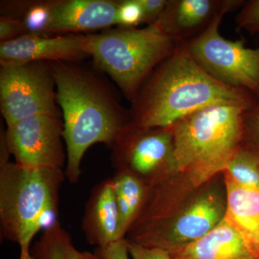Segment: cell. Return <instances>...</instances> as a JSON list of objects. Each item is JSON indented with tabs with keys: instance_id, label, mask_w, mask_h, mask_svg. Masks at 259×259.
Masks as SVG:
<instances>
[{
	"instance_id": "6da1fadb",
	"label": "cell",
	"mask_w": 259,
	"mask_h": 259,
	"mask_svg": "<svg viewBox=\"0 0 259 259\" xmlns=\"http://www.w3.org/2000/svg\"><path fill=\"white\" fill-rule=\"evenodd\" d=\"M249 92L231 88L207 74L185 44L148 76L133 103L131 122L146 128L168 127L186 116L219 103L253 105Z\"/></svg>"
},
{
	"instance_id": "7a4b0ae2",
	"label": "cell",
	"mask_w": 259,
	"mask_h": 259,
	"mask_svg": "<svg viewBox=\"0 0 259 259\" xmlns=\"http://www.w3.org/2000/svg\"><path fill=\"white\" fill-rule=\"evenodd\" d=\"M48 63L64 115L65 176L74 184L88 148L98 143L112 146L131 120L111 90L93 73L68 61Z\"/></svg>"
},
{
	"instance_id": "3957f363",
	"label": "cell",
	"mask_w": 259,
	"mask_h": 259,
	"mask_svg": "<svg viewBox=\"0 0 259 259\" xmlns=\"http://www.w3.org/2000/svg\"><path fill=\"white\" fill-rule=\"evenodd\" d=\"M253 105H209L170 126L174 138L172 175H185L194 188H198L223 173L244 144L245 112Z\"/></svg>"
},
{
	"instance_id": "277c9868",
	"label": "cell",
	"mask_w": 259,
	"mask_h": 259,
	"mask_svg": "<svg viewBox=\"0 0 259 259\" xmlns=\"http://www.w3.org/2000/svg\"><path fill=\"white\" fill-rule=\"evenodd\" d=\"M4 137L0 148V222L2 234L30 253L37 232L56 222L62 169L27 168L9 161Z\"/></svg>"
},
{
	"instance_id": "5b68a950",
	"label": "cell",
	"mask_w": 259,
	"mask_h": 259,
	"mask_svg": "<svg viewBox=\"0 0 259 259\" xmlns=\"http://www.w3.org/2000/svg\"><path fill=\"white\" fill-rule=\"evenodd\" d=\"M79 37L87 54L131 102L148 76L180 44L156 23L142 29L120 28Z\"/></svg>"
},
{
	"instance_id": "8992f818",
	"label": "cell",
	"mask_w": 259,
	"mask_h": 259,
	"mask_svg": "<svg viewBox=\"0 0 259 259\" xmlns=\"http://www.w3.org/2000/svg\"><path fill=\"white\" fill-rule=\"evenodd\" d=\"M225 180L209 181L176 212L145 204L127 234V241L146 247L170 250L205 236L226 217Z\"/></svg>"
},
{
	"instance_id": "52a82bcc",
	"label": "cell",
	"mask_w": 259,
	"mask_h": 259,
	"mask_svg": "<svg viewBox=\"0 0 259 259\" xmlns=\"http://www.w3.org/2000/svg\"><path fill=\"white\" fill-rule=\"evenodd\" d=\"M244 1L231 0L203 32L186 42L194 61L212 77L231 88L249 92L259 100V49L245 47L243 40H227L220 33L223 17Z\"/></svg>"
},
{
	"instance_id": "ba28073f",
	"label": "cell",
	"mask_w": 259,
	"mask_h": 259,
	"mask_svg": "<svg viewBox=\"0 0 259 259\" xmlns=\"http://www.w3.org/2000/svg\"><path fill=\"white\" fill-rule=\"evenodd\" d=\"M111 147L117 171L132 174L150 187L172 175L174 138L169 127L146 128L131 121Z\"/></svg>"
},
{
	"instance_id": "9c48e42d",
	"label": "cell",
	"mask_w": 259,
	"mask_h": 259,
	"mask_svg": "<svg viewBox=\"0 0 259 259\" xmlns=\"http://www.w3.org/2000/svg\"><path fill=\"white\" fill-rule=\"evenodd\" d=\"M56 83L48 62L1 66L0 107L7 125L40 115H58Z\"/></svg>"
},
{
	"instance_id": "30bf717a",
	"label": "cell",
	"mask_w": 259,
	"mask_h": 259,
	"mask_svg": "<svg viewBox=\"0 0 259 259\" xmlns=\"http://www.w3.org/2000/svg\"><path fill=\"white\" fill-rule=\"evenodd\" d=\"M63 131L64 124L58 115H40L8 125L2 135L17 164L27 168L62 169L66 158Z\"/></svg>"
},
{
	"instance_id": "8fae6325",
	"label": "cell",
	"mask_w": 259,
	"mask_h": 259,
	"mask_svg": "<svg viewBox=\"0 0 259 259\" xmlns=\"http://www.w3.org/2000/svg\"><path fill=\"white\" fill-rule=\"evenodd\" d=\"M88 56L79 35L38 36L23 35L0 44L1 66L32 62L72 61Z\"/></svg>"
},
{
	"instance_id": "7c38bea8",
	"label": "cell",
	"mask_w": 259,
	"mask_h": 259,
	"mask_svg": "<svg viewBox=\"0 0 259 259\" xmlns=\"http://www.w3.org/2000/svg\"><path fill=\"white\" fill-rule=\"evenodd\" d=\"M231 0H168L156 24L168 36L186 44L200 35Z\"/></svg>"
},
{
	"instance_id": "4fadbf2b",
	"label": "cell",
	"mask_w": 259,
	"mask_h": 259,
	"mask_svg": "<svg viewBox=\"0 0 259 259\" xmlns=\"http://www.w3.org/2000/svg\"><path fill=\"white\" fill-rule=\"evenodd\" d=\"M118 1H54L51 34L93 31L117 25Z\"/></svg>"
},
{
	"instance_id": "5bb4252c",
	"label": "cell",
	"mask_w": 259,
	"mask_h": 259,
	"mask_svg": "<svg viewBox=\"0 0 259 259\" xmlns=\"http://www.w3.org/2000/svg\"><path fill=\"white\" fill-rule=\"evenodd\" d=\"M82 231L89 243L105 248L120 241V216L112 178L94 187L85 207Z\"/></svg>"
},
{
	"instance_id": "9a60e30c",
	"label": "cell",
	"mask_w": 259,
	"mask_h": 259,
	"mask_svg": "<svg viewBox=\"0 0 259 259\" xmlns=\"http://www.w3.org/2000/svg\"><path fill=\"white\" fill-rule=\"evenodd\" d=\"M168 252L172 259H255L240 233L225 218L205 236Z\"/></svg>"
},
{
	"instance_id": "2e32d148",
	"label": "cell",
	"mask_w": 259,
	"mask_h": 259,
	"mask_svg": "<svg viewBox=\"0 0 259 259\" xmlns=\"http://www.w3.org/2000/svg\"><path fill=\"white\" fill-rule=\"evenodd\" d=\"M224 180L225 219L240 233L255 259H259V190L238 185L225 175Z\"/></svg>"
},
{
	"instance_id": "e0dca14e",
	"label": "cell",
	"mask_w": 259,
	"mask_h": 259,
	"mask_svg": "<svg viewBox=\"0 0 259 259\" xmlns=\"http://www.w3.org/2000/svg\"><path fill=\"white\" fill-rule=\"evenodd\" d=\"M112 180L120 216V238L125 239L142 212L151 187L127 172L117 171Z\"/></svg>"
},
{
	"instance_id": "ac0fdd59",
	"label": "cell",
	"mask_w": 259,
	"mask_h": 259,
	"mask_svg": "<svg viewBox=\"0 0 259 259\" xmlns=\"http://www.w3.org/2000/svg\"><path fill=\"white\" fill-rule=\"evenodd\" d=\"M223 174L238 185L259 190V152L243 144L228 163Z\"/></svg>"
},
{
	"instance_id": "d6986e66",
	"label": "cell",
	"mask_w": 259,
	"mask_h": 259,
	"mask_svg": "<svg viewBox=\"0 0 259 259\" xmlns=\"http://www.w3.org/2000/svg\"><path fill=\"white\" fill-rule=\"evenodd\" d=\"M72 243L69 233L56 221L44 230V234L32 246L30 252L35 259H66Z\"/></svg>"
},
{
	"instance_id": "ffe728a7",
	"label": "cell",
	"mask_w": 259,
	"mask_h": 259,
	"mask_svg": "<svg viewBox=\"0 0 259 259\" xmlns=\"http://www.w3.org/2000/svg\"><path fill=\"white\" fill-rule=\"evenodd\" d=\"M54 2L33 3L27 8L23 23L25 35L50 36Z\"/></svg>"
},
{
	"instance_id": "44dd1931",
	"label": "cell",
	"mask_w": 259,
	"mask_h": 259,
	"mask_svg": "<svg viewBox=\"0 0 259 259\" xmlns=\"http://www.w3.org/2000/svg\"><path fill=\"white\" fill-rule=\"evenodd\" d=\"M117 25L120 28H136L144 23V11L139 0L118 1Z\"/></svg>"
},
{
	"instance_id": "7402d4cb",
	"label": "cell",
	"mask_w": 259,
	"mask_h": 259,
	"mask_svg": "<svg viewBox=\"0 0 259 259\" xmlns=\"http://www.w3.org/2000/svg\"><path fill=\"white\" fill-rule=\"evenodd\" d=\"M238 30H245L251 35L259 32V0H250L243 5L236 16Z\"/></svg>"
},
{
	"instance_id": "603a6c76",
	"label": "cell",
	"mask_w": 259,
	"mask_h": 259,
	"mask_svg": "<svg viewBox=\"0 0 259 259\" xmlns=\"http://www.w3.org/2000/svg\"><path fill=\"white\" fill-rule=\"evenodd\" d=\"M244 144L259 152V100L245 112Z\"/></svg>"
},
{
	"instance_id": "cb8c5ba5",
	"label": "cell",
	"mask_w": 259,
	"mask_h": 259,
	"mask_svg": "<svg viewBox=\"0 0 259 259\" xmlns=\"http://www.w3.org/2000/svg\"><path fill=\"white\" fill-rule=\"evenodd\" d=\"M129 255L132 259H172L168 250L146 247L127 241Z\"/></svg>"
},
{
	"instance_id": "d4e9b609",
	"label": "cell",
	"mask_w": 259,
	"mask_h": 259,
	"mask_svg": "<svg viewBox=\"0 0 259 259\" xmlns=\"http://www.w3.org/2000/svg\"><path fill=\"white\" fill-rule=\"evenodd\" d=\"M25 35L21 20L2 17L0 19V39L1 42L9 41Z\"/></svg>"
},
{
	"instance_id": "484cf974",
	"label": "cell",
	"mask_w": 259,
	"mask_h": 259,
	"mask_svg": "<svg viewBox=\"0 0 259 259\" xmlns=\"http://www.w3.org/2000/svg\"><path fill=\"white\" fill-rule=\"evenodd\" d=\"M142 7L144 23L151 25L156 23L166 9L168 0H139Z\"/></svg>"
},
{
	"instance_id": "4316f807",
	"label": "cell",
	"mask_w": 259,
	"mask_h": 259,
	"mask_svg": "<svg viewBox=\"0 0 259 259\" xmlns=\"http://www.w3.org/2000/svg\"><path fill=\"white\" fill-rule=\"evenodd\" d=\"M95 253L102 259H129L127 240L116 241L105 248H97Z\"/></svg>"
},
{
	"instance_id": "83f0119b",
	"label": "cell",
	"mask_w": 259,
	"mask_h": 259,
	"mask_svg": "<svg viewBox=\"0 0 259 259\" xmlns=\"http://www.w3.org/2000/svg\"><path fill=\"white\" fill-rule=\"evenodd\" d=\"M66 259H102L96 253L89 251H81L76 249L73 243L68 248Z\"/></svg>"
},
{
	"instance_id": "f1b7e54d",
	"label": "cell",
	"mask_w": 259,
	"mask_h": 259,
	"mask_svg": "<svg viewBox=\"0 0 259 259\" xmlns=\"http://www.w3.org/2000/svg\"><path fill=\"white\" fill-rule=\"evenodd\" d=\"M19 259H35L31 254V252L29 253H20Z\"/></svg>"
}]
</instances>
